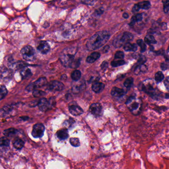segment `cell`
<instances>
[{"instance_id":"obj_1","label":"cell","mask_w":169,"mask_h":169,"mask_svg":"<svg viewBox=\"0 0 169 169\" xmlns=\"http://www.w3.org/2000/svg\"><path fill=\"white\" fill-rule=\"evenodd\" d=\"M110 33L107 31L97 32L88 40L86 46L89 51H94L102 47L108 41Z\"/></svg>"},{"instance_id":"obj_2","label":"cell","mask_w":169,"mask_h":169,"mask_svg":"<svg viewBox=\"0 0 169 169\" xmlns=\"http://www.w3.org/2000/svg\"><path fill=\"white\" fill-rule=\"evenodd\" d=\"M126 104L133 115L137 116L140 114L142 109V103L139 99L136 98L134 97H130L127 100Z\"/></svg>"},{"instance_id":"obj_3","label":"cell","mask_w":169,"mask_h":169,"mask_svg":"<svg viewBox=\"0 0 169 169\" xmlns=\"http://www.w3.org/2000/svg\"><path fill=\"white\" fill-rule=\"evenodd\" d=\"M134 38V35L131 33L125 32L116 37L113 42V45L116 48H120L125 44L132 41Z\"/></svg>"},{"instance_id":"obj_4","label":"cell","mask_w":169,"mask_h":169,"mask_svg":"<svg viewBox=\"0 0 169 169\" xmlns=\"http://www.w3.org/2000/svg\"><path fill=\"white\" fill-rule=\"evenodd\" d=\"M55 103L56 102L55 98L53 97H51L49 100L43 98L40 99L38 103V106L39 110L41 111L46 112L51 109L52 107L55 105Z\"/></svg>"},{"instance_id":"obj_5","label":"cell","mask_w":169,"mask_h":169,"mask_svg":"<svg viewBox=\"0 0 169 169\" xmlns=\"http://www.w3.org/2000/svg\"><path fill=\"white\" fill-rule=\"evenodd\" d=\"M60 61L65 67H73L74 68L76 67L75 63H79L75 61L74 56L73 55L70 54H64L62 55L59 58Z\"/></svg>"},{"instance_id":"obj_6","label":"cell","mask_w":169,"mask_h":169,"mask_svg":"<svg viewBox=\"0 0 169 169\" xmlns=\"http://www.w3.org/2000/svg\"><path fill=\"white\" fill-rule=\"evenodd\" d=\"M21 54L24 59L28 61H32L34 60L36 56L35 50L29 45L24 47L21 49Z\"/></svg>"},{"instance_id":"obj_7","label":"cell","mask_w":169,"mask_h":169,"mask_svg":"<svg viewBox=\"0 0 169 169\" xmlns=\"http://www.w3.org/2000/svg\"><path fill=\"white\" fill-rule=\"evenodd\" d=\"M47 83L46 78L44 77L39 78L36 81L30 84L29 86H27L26 88L27 91H31L34 90L35 89L42 88L43 86H46Z\"/></svg>"},{"instance_id":"obj_8","label":"cell","mask_w":169,"mask_h":169,"mask_svg":"<svg viewBox=\"0 0 169 169\" xmlns=\"http://www.w3.org/2000/svg\"><path fill=\"white\" fill-rule=\"evenodd\" d=\"M45 128L44 125L41 123H37L34 125L32 130L31 134L34 138H38L43 136Z\"/></svg>"},{"instance_id":"obj_9","label":"cell","mask_w":169,"mask_h":169,"mask_svg":"<svg viewBox=\"0 0 169 169\" xmlns=\"http://www.w3.org/2000/svg\"><path fill=\"white\" fill-rule=\"evenodd\" d=\"M89 111L94 116L98 117L102 115V107L100 103H95L91 104L89 107Z\"/></svg>"},{"instance_id":"obj_10","label":"cell","mask_w":169,"mask_h":169,"mask_svg":"<svg viewBox=\"0 0 169 169\" xmlns=\"http://www.w3.org/2000/svg\"><path fill=\"white\" fill-rule=\"evenodd\" d=\"M65 86L61 82L52 81L47 84V89L51 91H61L64 89Z\"/></svg>"},{"instance_id":"obj_11","label":"cell","mask_w":169,"mask_h":169,"mask_svg":"<svg viewBox=\"0 0 169 169\" xmlns=\"http://www.w3.org/2000/svg\"><path fill=\"white\" fill-rule=\"evenodd\" d=\"M69 110L70 113L74 116H78L83 113V110L75 102L71 103L69 105Z\"/></svg>"},{"instance_id":"obj_12","label":"cell","mask_w":169,"mask_h":169,"mask_svg":"<svg viewBox=\"0 0 169 169\" xmlns=\"http://www.w3.org/2000/svg\"><path fill=\"white\" fill-rule=\"evenodd\" d=\"M37 50L43 54H46L50 50V47L46 41H41L37 45Z\"/></svg>"},{"instance_id":"obj_13","label":"cell","mask_w":169,"mask_h":169,"mask_svg":"<svg viewBox=\"0 0 169 169\" xmlns=\"http://www.w3.org/2000/svg\"><path fill=\"white\" fill-rule=\"evenodd\" d=\"M126 91L124 89L117 87H114L111 90V95L116 97H121L126 94Z\"/></svg>"},{"instance_id":"obj_14","label":"cell","mask_w":169,"mask_h":169,"mask_svg":"<svg viewBox=\"0 0 169 169\" xmlns=\"http://www.w3.org/2000/svg\"><path fill=\"white\" fill-rule=\"evenodd\" d=\"M57 138L61 140H63L69 138V135L68 130L67 128H62L59 130L56 134Z\"/></svg>"},{"instance_id":"obj_15","label":"cell","mask_w":169,"mask_h":169,"mask_svg":"<svg viewBox=\"0 0 169 169\" xmlns=\"http://www.w3.org/2000/svg\"><path fill=\"white\" fill-rule=\"evenodd\" d=\"M105 85L102 82L95 81L92 84V89L95 93H100L104 90Z\"/></svg>"},{"instance_id":"obj_16","label":"cell","mask_w":169,"mask_h":169,"mask_svg":"<svg viewBox=\"0 0 169 169\" xmlns=\"http://www.w3.org/2000/svg\"><path fill=\"white\" fill-rule=\"evenodd\" d=\"M13 144L15 149L17 150H21L24 146V142L21 138H17L13 140Z\"/></svg>"},{"instance_id":"obj_17","label":"cell","mask_w":169,"mask_h":169,"mask_svg":"<svg viewBox=\"0 0 169 169\" xmlns=\"http://www.w3.org/2000/svg\"><path fill=\"white\" fill-rule=\"evenodd\" d=\"M1 78L2 79H4V80H8L10 79L11 77V71H9L8 69L6 68H1Z\"/></svg>"},{"instance_id":"obj_18","label":"cell","mask_w":169,"mask_h":169,"mask_svg":"<svg viewBox=\"0 0 169 169\" xmlns=\"http://www.w3.org/2000/svg\"><path fill=\"white\" fill-rule=\"evenodd\" d=\"M100 57V54L98 52H93L86 59V61L88 63H93Z\"/></svg>"},{"instance_id":"obj_19","label":"cell","mask_w":169,"mask_h":169,"mask_svg":"<svg viewBox=\"0 0 169 169\" xmlns=\"http://www.w3.org/2000/svg\"><path fill=\"white\" fill-rule=\"evenodd\" d=\"M21 77L23 79L29 78L32 75L31 71L28 67H24L20 72Z\"/></svg>"},{"instance_id":"obj_20","label":"cell","mask_w":169,"mask_h":169,"mask_svg":"<svg viewBox=\"0 0 169 169\" xmlns=\"http://www.w3.org/2000/svg\"><path fill=\"white\" fill-rule=\"evenodd\" d=\"M147 70V67L146 65H145L144 64L143 65H139L136 67L134 73L136 75H139V74H142L143 73H145Z\"/></svg>"},{"instance_id":"obj_21","label":"cell","mask_w":169,"mask_h":169,"mask_svg":"<svg viewBox=\"0 0 169 169\" xmlns=\"http://www.w3.org/2000/svg\"><path fill=\"white\" fill-rule=\"evenodd\" d=\"M124 50L126 51H132V52H136L138 49V46L136 44H132L130 43H128L126 44L124 46Z\"/></svg>"},{"instance_id":"obj_22","label":"cell","mask_w":169,"mask_h":169,"mask_svg":"<svg viewBox=\"0 0 169 169\" xmlns=\"http://www.w3.org/2000/svg\"><path fill=\"white\" fill-rule=\"evenodd\" d=\"M26 65V63L22 62V61H17L16 63H13V64H11L10 67H11L12 69H13L14 70H17V69H21V68L24 69L25 66Z\"/></svg>"},{"instance_id":"obj_23","label":"cell","mask_w":169,"mask_h":169,"mask_svg":"<svg viewBox=\"0 0 169 169\" xmlns=\"http://www.w3.org/2000/svg\"><path fill=\"white\" fill-rule=\"evenodd\" d=\"M86 87V84L84 82L82 83H78L77 85L73 86L72 88L73 92L74 93H77L79 91H81Z\"/></svg>"},{"instance_id":"obj_24","label":"cell","mask_w":169,"mask_h":169,"mask_svg":"<svg viewBox=\"0 0 169 169\" xmlns=\"http://www.w3.org/2000/svg\"><path fill=\"white\" fill-rule=\"evenodd\" d=\"M145 43L147 44H155L157 43V41L155 39L154 37L153 36L151 35V34H148L144 38Z\"/></svg>"},{"instance_id":"obj_25","label":"cell","mask_w":169,"mask_h":169,"mask_svg":"<svg viewBox=\"0 0 169 169\" xmlns=\"http://www.w3.org/2000/svg\"><path fill=\"white\" fill-rule=\"evenodd\" d=\"M17 130L15 128H11L6 130L4 131L3 134L6 137H11V136H13L17 134Z\"/></svg>"},{"instance_id":"obj_26","label":"cell","mask_w":169,"mask_h":169,"mask_svg":"<svg viewBox=\"0 0 169 169\" xmlns=\"http://www.w3.org/2000/svg\"><path fill=\"white\" fill-rule=\"evenodd\" d=\"M81 75V73L79 70H75L73 71L71 74V77L74 81H78L80 79Z\"/></svg>"},{"instance_id":"obj_27","label":"cell","mask_w":169,"mask_h":169,"mask_svg":"<svg viewBox=\"0 0 169 169\" xmlns=\"http://www.w3.org/2000/svg\"><path fill=\"white\" fill-rule=\"evenodd\" d=\"M138 4L140 9H148L151 7L150 3L149 1H143Z\"/></svg>"},{"instance_id":"obj_28","label":"cell","mask_w":169,"mask_h":169,"mask_svg":"<svg viewBox=\"0 0 169 169\" xmlns=\"http://www.w3.org/2000/svg\"><path fill=\"white\" fill-rule=\"evenodd\" d=\"M9 143H10V141L7 137H6V136L4 137H4H2L1 138V141H0L1 146L8 147V146H9Z\"/></svg>"},{"instance_id":"obj_29","label":"cell","mask_w":169,"mask_h":169,"mask_svg":"<svg viewBox=\"0 0 169 169\" xmlns=\"http://www.w3.org/2000/svg\"><path fill=\"white\" fill-rule=\"evenodd\" d=\"M69 142L73 147H78L80 146V141L77 138H71L69 140Z\"/></svg>"},{"instance_id":"obj_30","label":"cell","mask_w":169,"mask_h":169,"mask_svg":"<svg viewBox=\"0 0 169 169\" xmlns=\"http://www.w3.org/2000/svg\"><path fill=\"white\" fill-rule=\"evenodd\" d=\"M136 42H137V44L140 47V51L141 52H145L146 50V45L145 42L141 39L138 40Z\"/></svg>"},{"instance_id":"obj_31","label":"cell","mask_w":169,"mask_h":169,"mask_svg":"<svg viewBox=\"0 0 169 169\" xmlns=\"http://www.w3.org/2000/svg\"><path fill=\"white\" fill-rule=\"evenodd\" d=\"M125 64V61L123 59H120L117 61H112L111 65L113 67H118Z\"/></svg>"},{"instance_id":"obj_32","label":"cell","mask_w":169,"mask_h":169,"mask_svg":"<svg viewBox=\"0 0 169 169\" xmlns=\"http://www.w3.org/2000/svg\"><path fill=\"white\" fill-rule=\"evenodd\" d=\"M155 78L156 81L157 82H160L162 81V80H163L164 78L163 73L161 71H158L155 74Z\"/></svg>"},{"instance_id":"obj_33","label":"cell","mask_w":169,"mask_h":169,"mask_svg":"<svg viewBox=\"0 0 169 169\" xmlns=\"http://www.w3.org/2000/svg\"><path fill=\"white\" fill-rule=\"evenodd\" d=\"M134 82V79L132 77H129L126 79L124 82V86L127 88H129L132 87Z\"/></svg>"},{"instance_id":"obj_34","label":"cell","mask_w":169,"mask_h":169,"mask_svg":"<svg viewBox=\"0 0 169 169\" xmlns=\"http://www.w3.org/2000/svg\"><path fill=\"white\" fill-rule=\"evenodd\" d=\"M7 92H8V91H7L6 87L4 86H1V96H0L1 100H2L6 96V95H7Z\"/></svg>"},{"instance_id":"obj_35","label":"cell","mask_w":169,"mask_h":169,"mask_svg":"<svg viewBox=\"0 0 169 169\" xmlns=\"http://www.w3.org/2000/svg\"><path fill=\"white\" fill-rule=\"evenodd\" d=\"M125 55L124 52L122 51H118L116 53L115 55V59H123L124 58Z\"/></svg>"},{"instance_id":"obj_36","label":"cell","mask_w":169,"mask_h":169,"mask_svg":"<svg viewBox=\"0 0 169 169\" xmlns=\"http://www.w3.org/2000/svg\"><path fill=\"white\" fill-rule=\"evenodd\" d=\"M45 94H46V93L44 92L38 90H34L33 92V95L34 96L36 97L42 96H43Z\"/></svg>"},{"instance_id":"obj_37","label":"cell","mask_w":169,"mask_h":169,"mask_svg":"<svg viewBox=\"0 0 169 169\" xmlns=\"http://www.w3.org/2000/svg\"><path fill=\"white\" fill-rule=\"evenodd\" d=\"M164 11L165 13H167L169 11V1H163Z\"/></svg>"},{"instance_id":"obj_38","label":"cell","mask_w":169,"mask_h":169,"mask_svg":"<svg viewBox=\"0 0 169 169\" xmlns=\"http://www.w3.org/2000/svg\"><path fill=\"white\" fill-rule=\"evenodd\" d=\"M146 61V58L145 56L141 55H140L138 59V63H139V65H143L145 63Z\"/></svg>"},{"instance_id":"obj_39","label":"cell","mask_w":169,"mask_h":169,"mask_svg":"<svg viewBox=\"0 0 169 169\" xmlns=\"http://www.w3.org/2000/svg\"><path fill=\"white\" fill-rule=\"evenodd\" d=\"M75 123V122H74V120L73 119H69V120H67V121H65V126H69V127H71V125H73L74 123Z\"/></svg>"},{"instance_id":"obj_40","label":"cell","mask_w":169,"mask_h":169,"mask_svg":"<svg viewBox=\"0 0 169 169\" xmlns=\"http://www.w3.org/2000/svg\"><path fill=\"white\" fill-rule=\"evenodd\" d=\"M136 20L137 22H139V21H141L142 19H143V17H142V15L141 13H138L136 15Z\"/></svg>"},{"instance_id":"obj_41","label":"cell","mask_w":169,"mask_h":169,"mask_svg":"<svg viewBox=\"0 0 169 169\" xmlns=\"http://www.w3.org/2000/svg\"><path fill=\"white\" fill-rule=\"evenodd\" d=\"M108 63L107 61H104L102 63L101 65V69L103 70H106L107 68L108 67Z\"/></svg>"},{"instance_id":"obj_42","label":"cell","mask_w":169,"mask_h":169,"mask_svg":"<svg viewBox=\"0 0 169 169\" xmlns=\"http://www.w3.org/2000/svg\"><path fill=\"white\" fill-rule=\"evenodd\" d=\"M140 7H139V6H138V4H136V5L134 6L133 8H132V13H136V12H138V11H140Z\"/></svg>"},{"instance_id":"obj_43","label":"cell","mask_w":169,"mask_h":169,"mask_svg":"<svg viewBox=\"0 0 169 169\" xmlns=\"http://www.w3.org/2000/svg\"><path fill=\"white\" fill-rule=\"evenodd\" d=\"M164 84L167 89L169 91V76L166 78L165 80L164 81Z\"/></svg>"},{"instance_id":"obj_44","label":"cell","mask_w":169,"mask_h":169,"mask_svg":"<svg viewBox=\"0 0 169 169\" xmlns=\"http://www.w3.org/2000/svg\"><path fill=\"white\" fill-rule=\"evenodd\" d=\"M169 65L168 63H162L161 64V67L163 70H166L169 68Z\"/></svg>"},{"instance_id":"obj_45","label":"cell","mask_w":169,"mask_h":169,"mask_svg":"<svg viewBox=\"0 0 169 169\" xmlns=\"http://www.w3.org/2000/svg\"><path fill=\"white\" fill-rule=\"evenodd\" d=\"M160 27H161V29L163 30H165L167 29V25L166 24V23H164V22L161 23Z\"/></svg>"},{"instance_id":"obj_46","label":"cell","mask_w":169,"mask_h":169,"mask_svg":"<svg viewBox=\"0 0 169 169\" xmlns=\"http://www.w3.org/2000/svg\"><path fill=\"white\" fill-rule=\"evenodd\" d=\"M109 49H110V47L108 45H106L103 49V51L104 53H107L109 50Z\"/></svg>"},{"instance_id":"obj_47","label":"cell","mask_w":169,"mask_h":169,"mask_svg":"<svg viewBox=\"0 0 169 169\" xmlns=\"http://www.w3.org/2000/svg\"><path fill=\"white\" fill-rule=\"evenodd\" d=\"M123 17L124 19H128V17H129V15H128V13H124V14H123Z\"/></svg>"},{"instance_id":"obj_48","label":"cell","mask_w":169,"mask_h":169,"mask_svg":"<svg viewBox=\"0 0 169 169\" xmlns=\"http://www.w3.org/2000/svg\"><path fill=\"white\" fill-rule=\"evenodd\" d=\"M168 51L169 52V46L168 47Z\"/></svg>"}]
</instances>
